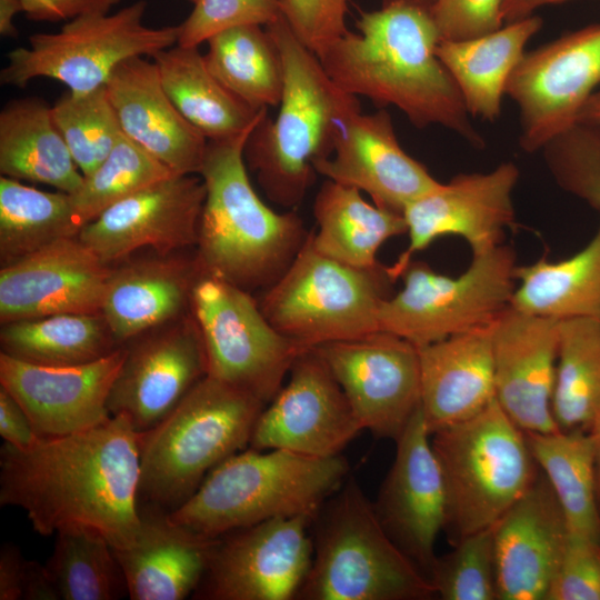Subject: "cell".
<instances>
[{
    "instance_id": "cell-1",
    "label": "cell",
    "mask_w": 600,
    "mask_h": 600,
    "mask_svg": "<svg viewBox=\"0 0 600 600\" xmlns=\"http://www.w3.org/2000/svg\"><path fill=\"white\" fill-rule=\"evenodd\" d=\"M139 480V433L122 417L0 450V504L22 509L40 536L86 528L128 547L142 524Z\"/></svg>"
},
{
    "instance_id": "cell-2",
    "label": "cell",
    "mask_w": 600,
    "mask_h": 600,
    "mask_svg": "<svg viewBox=\"0 0 600 600\" xmlns=\"http://www.w3.org/2000/svg\"><path fill=\"white\" fill-rule=\"evenodd\" d=\"M356 27L318 57L338 87L379 107H397L418 129L437 124L484 146L437 56L441 37L430 0H383L380 9L361 12Z\"/></svg>"
},
{
    "instance_id": "cell-3",
    "label": "cell",
    "mask_w": 600,
    "mask_h": 600,
    "mask_svg": "<svg viewBox=\"0 0 600 600\" xmlns=\"http://www.w3.org/2000/svg\"><path fill=\"white\" fill-rule=\"evenodd\" d=\"M266 29L282 59V96L278 114L271 119L266 111L251 129L243 157L267 198L293 209L316 180V163L331 156L340 126L361 106L327 74L282 14Z\"/></svg>"
},
{
    "instance_id": "cell-4",
    "label": "cell",
    "mask_w": 600,
    "mask_h": 600,
    "mask_svg": "<svg viewBox=\"0 0 600 600\" xmlns=\"http://www.w3.org/2000/svg\"><path fill=\"white\" fill-rule=\"evenodd\" d=\"M252 128L208 140L199 172L206 198L196 246L204 272L251 293L286 272L310 232L297 212L274 211L253 189L243 157Z\"/></svg>"
},
{
    "instance_id": "cell-5",
    "label": "cell",
    "mask_w": 600,
    "mask_h": 600,
    "mask_svg": "<svg viewBox=\"0 0 600 600\" xmlns=\"http://www.w3.org/2000/svg\"><path fill=\"white\" fill-rule=\"evenodd\" d=\"M349 472L340 454L309 457L281 449L241 450L217 466L168 519L213 540L270 519L316 516Z\"/></svg>"
},
{
    "instance_id": "cell-6",
    "label": "cell",
    "mask_w": 600,
    "mask_h": 600,
    "mask_svg": "<svg viewBox=\"0 0 600 600\" xmlns=\"http://www.w3.org/2000/svg\"><path fill=\"white\" fill-rule=\"evenodd\" d=\"M266 404L206 376L154 427L139 433V504L169 513L249 444Z\"/></svg>"
},
{
    "instance_id": "cell-7",
    "label": "cell",
    "mask_w": 600,
    "mask_h": 600,
    "mask_svg": "<svg viewBox=\"0 0 600 600\" xmlns=\"http://www.w3.org/2000/svg\"><path fill=\"white\" fill-rule=\"evenodd\" d=\"M313 526L312 563L297 599L417 600L434 594L353 478L323 503Z\"/></svg>"
},
{
    "instance_id": "cell-8",
    "label": "cell",
    "mask_w": 600,
    "mask_h": 600,
    "mask_svg": "<svg viewBox=\"0 0 600 600\" xmlns=\"http://www.w3.org/2000/svg\"><path fill=\"white\" fill-rule=\"evenodd\" d=\"M446 489L444 529L454 544L494 526L538 477L527 437L494 399L480 413L430 434Z\"/></svg>"
},
{
    "instance_id": "cell-9",
    "label": "cell",
    "mask_w": 600,
    "mask_h": 600,
    "mask_svg": "<svg viewBox=\"0 0 600 600\" xmlns=\"http://www.w3.org/2000/svg\"><path fill=\"white\" fill-rule=\"evenodd\" d=\"M393 282L382 264L359 269L322 254L310 231L289 268L258 302L279 332L309 349L379 331V310Z\"/></svg>"
},
{
    "instance_id": "cell-10",
    "label": "cell",
    "mask_w": 600,
    "mask_h": 600,
    "mask_svg": "<svg viewBox=\"0 0 600 600\" xmlns=\"http://www.w3.org/2000/svg\"><path fill=\"white\" fill-rule=\"evenodd\" d=\"M512 247L500 244L472 256L457 277L411 260L401 273L403 286L379 310V330L416 347L494 323L511 306L517 284Z\"/></svg>"
},
{
    "instance_id": "cell-11",
    "label": "cell",
    "mask_w": 600,
    "mask_h": 600,
    "mask_svg": "<svg viewBox=\"0 0 600 600\" xmlns=\"http://www.w3.org/2000/svg\"><path fill=\"white\" fill-rule=\"evenodd\" d=\"M146 8L141 0L114 13L70 20L54 33L31 36L29 47L9 52L1 83L23 88L36 78H50L74 94L104 87L123 61L153 57L178 42L177 26L143 24Z\"/></svg>"
},
{
    "instance_id": "cell-12",
    "label": "cell",
    "mask_w": 600,
    "mask_h": 600,
    "mask_svg": "<svg viewBox=\"0 0 600 600\" xmlns=\"http://www.w3.org/2000/svg\"><path fill=\"white\" fill-rule=\"evenodd\" d=\"M204 346L208 376L268 404L307 350L279 332L251 292L202 272L190 303Z\"/></svg>"
},
{
    "instance_id": "cell-13",
    "label": "cell",
    "mask_w": 600,
    "mask_h": 600,
    "mask_svg": "<svg viewBox=\"0 0 600 600\" xmlns=\"http://www.w3.org/2000/svg\"><path fill=\"white\" fill-rule=\"evenodd\" d=\"M316 516L270 519L214 539L192 594L201 600H291L309 573Z\"/></svg>"
},
{
    "instance_id": "cell-14",
    "label": "cell",
    "mask_w": 600,
    "mask_h": 600,
    "mask_svg": "<svg viewBox=\"0 0 600 600\" xmlns=\"http://www.w3.org/2000/svg\"><path fill=\"white\" fill-rule=\"evenodd\" d=\"M599 84L600 23L526 51L506 86V94L519 108L520 148L538 152L576 124Z\"/></svg>"
},
{
    "instance_id": "cell-15",
    "label": "cell",
    "mask_w": 600,
    "mask_h": 600,
    "mask_svg": "<svg viewBox=\"0 0 600 600\" xmlns=\"http://www.w3.org/2000/svg\"><path fill=\"white\" fill-rule=\"evenodd\" d=\"M519 169L510 161L489 172L459 173L413 200L403 211L409 243L387 267L396 282L412 256L444 236L462 238L472 256L503 243L504 230L516 222L512 192Z\"/></svg>"
},
{
    "instance_id": "cell-16",
    "label": "cell",
    "mask_w": 600,
    "mask_h": 600,
    "mask_svg": "<svg viewBox=\"0 0 600 600\" xmlns=\"http://www.w3.org/2000/svg\"><path fill=\"white\" fill-rule=\"evenodd\" d=\"M363 430L394 441L420 407L418 348L387 331L313 348Z\"/></svg>"
},
{
    "instance_id": "cell-17",
    "label": "cell",
    "mask_w": 600,
    "mask_h": 600,
    "mask_svg": "<svg viewBox=\"0 0 600 600\" xmlns=\"http://www.w3.org/2000/svg\"><path fill=\"white\" fill-rule=\"evenodd\" d=\"M288 376L259 414L250 448L317 458L340 456L363 429L329 367L309 348L294 360Z\"/></svg>"
},
{
    "instance_id": "cell-18",
    "label": "cell",
    "mask_w": 600,
    "mask_h": 600,
    "mask_svg": "<svg viewBox=\"0 0 600 600\" xmlns=\"http://www.w3.org/2000/svg\"><path fill=\"white\" fill-rule=\"evenodd\" d=\"M108 410L142 433L161 421L208 374L199 327L191 313L124 344Z\"/></svg>"
},
{
    "instance_id": "cell-19",
    "label": "cell",
    "mask_w": 600,
    "mask_h": 600,
    "mask_svg": "<svg viewBox=\"0 0 600 600\" xmlns=\"http://www.w3.org/2000/svg\"><path fill=\"white\" fill-rule=\"evenodd\" d=\"M206 187L196 174H173L113 203L82 227L78 238L106 264L141 249L157 254L196 247Z\"/></svg>"
},
{
    "instance_id": "cell-20",
    "label": "cell",
    "mask_w": 600,
    "mask_h": 600,
    "mask_svg": "<svg viewBox=\"0 0 600 600\" xmlns=\"http://www.w3.org/2000/svg\"><path fill=\"white\" fill-rule=\"evenodd\" d=\"M393 463L373 502L392 541L430 580L437 538L447 517L442 472L421 408L396 440Z\"/></svg>"
},
{
    "instance_id": "cell-21",
    "label": "cell",
    "mask_w": 600,
    "mask_h": 600,
    "mask_svg": "<svg viewBox=\"0 0 600 600\" xmlns=\"http://www.w3.org/2000/svg\"><path fill=\"white\" fill-rule=\"evenodd\" d=\"M124 357L121 346L92 362L53 367L1 352L0 387L19 402L39 436H66L111 417L108 399Z\"/></svg>"
},
{
    "instance_id": "cell-22",
    "label": "cell",
    "mask_w": 600,
    "mask_h": 600,
    "mask_svg": "<svg viewBox=\"0 0 600 600\" xmlns=\"http://www.w3.org/2000/svg\"><path fill=\"white\" fill-rule=\"evenodd\" d=\"M111 266L78 236L1 266L2 323L59 313H101Z\"/></svg>"
},
{
    "instance_id": "cell-23",
    "label": "cell",
    "mask_w": 600,
    "mask_h": 600,
    "mask_svg": "<svg viewBox=\"0 0 600 600\" xmlns=\"http://www.w3.org/2000/svg\"><path fill=\"white\" fill-rule=\"evenodd\" d=\"M314 169L329 180L367 192L376 206L401 214L440 183L402 149L384 109L349 116L337 132L331 156Z\"/></svg>"
},
{
    "instance_id": "cell-24",
    "label": "cell",
    "mask_w": 600,
    "mask_h": 600,
    "mask_svg": "<svg viewBox=\"0 0 600 600\" xmlns=\"http://www.w3.org/2000/svg\"><path fill=\"white\" fill-rule=\"evenodd\" d=\"M559 320L506 309L493 326L496 400L524 432L560 430L552 414Z\"/></svg>"
},
{
    "instance_id": "cell-25",
    "label": "cell",
    "mask_w": 600,
    "mask_h": 600,
    "mask_svg": "<svg viewBox=\"0 0 600 600\" xmlns=\"http://www.w3.org/2000/svg\"><path fill=\"white\" fill-rule=\"evenodd\" d=\"M568 537L543 473L494 524L498 600H547Z\"/></svg>"
},
{
    "instance_id": "cell-26",
    "label": "cell",
    "mask_w": 600,
    "mask_h": 600,
    "mask_svg": "<svg viewBox=\"0 0 600 600\" xmlns=\"http://www.w3.org/2000/svg\"><path fill=\"white\" fill-rule=\"evenodd\" d=\"M122 133L176 174H199L208 139L176 108L156 62L123 61L106 84Z\"/></svg>"
},
{
    "instance_id": "cell-27",
    "label": "cell",
    "mask_w": 600,
    "mask_h": 600,
    "mask_svg": "<svg viewBox=\"0 0 600 600\" xmlns=\"http://www.w3.org/2000/svg\"><path fill=\"white\" fill-rule=\"evenodd\" d=\"M493 326L417 347L420 408L430 434L471 419L496 399Z\"/></svg>"
},
{
    "instance_id": "cell-28",
    "label": "cell",
    "mask_w": 600,
    "mask_h": 600,
    "mask_svg": "<svg viewBox=\"0 0 600 600\" xmlns=\"http://www.w3.org/2000/svg\"><path fill=\"white\" fill-rule=\"evenodd\" d=\"M202 272L196 254L181 252L111 268L101 314L117 343L124 346L190 313L193 287Z\"/></svg>"
},
{
    "instance_id": "cell-29",
    "label": "cell",
    "mask_w": 600,
    "mask_h": 600,
    "mask_svg": "<svg viewBox=\"0 0 600 600\" xmlns=\"http://www.w3.org/2000/svg\"><path fill=\"white\" fill-rule=\"evenodd\" d=\"M142 524L131 544L113 549L132 600H182L194 593L213 540L172 523L167 513L141 508Z\"/></svg>"
},
{
    "instance_id": "cell-30",
    "label": "cell",
    "mask_w": 600,
    "mask_h": 600,
    "mask_svg": "<svg viewBox=\"0 0 600 600\" xmlns=\"http://www.w3.org/2000/svg\"><path fill=\"white\" fill-rule=\"evenodd\" d=\"M541 27L542 19L531 14L481 37L439 42L437 56L454 80L470 116L487 121L499 118L508 79Z\"/></svg>"
},
{
    "instance_id": "cell-31",
    "label": "cell",
    "mask_w": 600,
    "mask_h": 600,
    "mask_svg": "<svg viewBox=\"0 0 600 600\" xmlns=\"http://www.w3.org/2000/svg\"><path fill=\"white\" fill-rule=\"evenodd\" d=\"M0 172L73 193L82 184L77 167L48 107L39 99L8 103L0 113Z\"/></svg>"
},
{
    "instance_id": "cell-32",
    "label": "cell",
    "mask_w": 600,
    "mask_h": 600,
    "mask_svg": "<svg viewBox=\"0 0 600 600\" xmlns=\"http://www.w3.org/2000/svg\"><path fill=\"white\" fill-rule=\"evenodd\" d=\"M318 230L312 243L322 254L359 269L381 263L377 253L389 239L407 233L403 214L370 204L361 191L327 179L313 202Z\"/></svg>"
},
{
    "instance_id": "cell-33",
    "label": "cell",
    "mask_w": 600,
    "mask_h": 600,
    "mask_svg": "<svg viewBox=\"0 0 600 600\" xmlns=\"http://www.w3.org/2000/svg\"><path fill=\"white\" fill-rule=\"evenodd\" d=\"M152 58L176 108L208 140L240 134L268 111L248 106L223 87L198 47H171Z\"/></svg>"
},
{
    "instance_id": "cell-34",
    "label": "cell",
    "mask_w": 600,
    "mask_h": 600,
    "mask_svg": "<svg viewBox=\"0 0 600 600\" xmlns=\"http://www.w3.org/2000/svg\"><path fill=\"white\" fill-rule=\"evenodd\" d=\"M511 307L531 314L600 319V222L591 240L574 254L517 266Z\"/></svg>"
},
{
    "instance_id": "cell-35",
    "label": "cell",
    "mask_w": 600,
    "mask_h": 600,
    "mask_svg": "<svg viewBox=\"0 0 600 600\" xmlns=\"http://www.w3.org/2000/svg\"><path fill=\"white\" fill-rule=\"evenodd\" d=\"M524 433L562 508L568 531L600 542L594 453L587 429Z\"/></svg>"
},
{
    "instance_id": "cell-36",
    "label": "cell",
    "mask_w": 600,
    "mask_h": 600,
    "mask_svg": "<svg viewBox=\"0 0 600 600\" xmlns=\"http://www.w3.org/2000/svg\"><path fill=\"white\" fill-rule=\"evenodd\" d=\"M1 352L40 366L96 361L121 347L101 313H59L2 323Z\"/></svg>"
},
{
    "instance_id": "cell-37",
    "label": "cell",
    "mask_w": 600,
    "mask_h": 600,
    "mask_svg": "<svg viewBox=\"0 0 600 600\" xmlns=\"http://www.w3.org/2000/svg\"><path fill=\"white\" fill-rule=\"evenodd\" d=\"M207 43V67L232 94L258 110L279 106L283 64L266 28L258 24L229 28L210 37Z\"/></svg>"
},
{
    "instance_id": "cell-38",
    "label": "cell",
    "mask_w": 600,
    "mask_h": 600,
    "mask_svg": "<svg viewBox=\"0 0 600 600\" xmlns=\"http://www.w3.org/2000/svg\"><path fill=\"white\" fill-rule=\"evenodd\" d=\"M83 226L70 193L39 190L20 180L1 176V266L60 239L78 236Z\"/></svg>"
},
{
    "instance_id": "cell-39",
    "label": "cell",
    "mask_w": 600,
    "mask_h": 600,
    "mask_svg": "<svg viewBox=\"0 0 600 600\" xmlns=\"http://www.w3.org/2000/svg\"><path fill=\"white\" fill-rule=\"evenodd\" d=\"M600 407V319L559 320L552 414L560 430L587 429Z\"/></svg>"
},
{
    "instance_id": "cell-40",
    "label": "cell",
    "mask_w": 600,
    "mask_h": 600,
    "mask_svg": "<svg viewBox=\"0 0 600 600\" xmlns=\"http://www.w3.org/2000/svg\"><path fill=\"white\" fill-rule=\"evenodd\" d=\"M44 566L58 600H114L128 594L113 547L94 530L57 532Z\"/></svg>"
},
{
    "instance_id": "cell-41",
    "label": "cell",
    "mask_w": 600,
    "mask_h": 600,
    "mask_svg": "<svg viewBox=\"0 0 600 600\" xmlns=\"http://www.w3.org/2000/svg\"><path fill=\"white\" fill-rule=\"evenodd\" d=\"M173 174L122 133L108 157L83 176L81 187L70 196L79 218L87 224L113 203Z\"/></svg>"
},
{
    "instance_id": "cell-42",
    "label": "cell",
    "mask_w": 600,
    "mask_h": 600,
    "mask_svg": "<svg viewBox=\"0 0 600 600\" xmlns=\"http://www.w3.org/2000/svg\"><path fill=\"white\" fill-rule=\"evenodd\" d=\"M51 114L83 176L100 166L122 134L106 86L62 96L51 107Z\"/></svg>"
},
{
    "instance_id": "cell-43",
    "label": "cell",
    "mask_w": 600,
    "mask_h": 600,
    "mask_svg": "<svg viewBox=\"0 0 600 600\" xmlns=\"http://www.w3.org/2000/svg\"><path fill=\"white\" fill-rule=\"evenodd\" d=\"M438 558L430 573L443 600H498L494 526L463 537Z\"/></svg>"
},
{
    "instance_id": "cell-44",
    "label": "cell",
    "mask_w": 600,
    "mask_h": 600,
    "mask_svg": "<svg viewBox=\"0 0 600 600\" xmlns=\"http://www.w3.org/2000/svg\"><path fill=\"white\" fill-rule=\"evenodd\" d=\"M540 151L556 184L600 211V131L576 123Z\"/></svg>"
},
{
    "instance_id": "cell-45",
    "label": "cell",
    "mask_w": 600,
    "mask_h": 600,
    "mask_svg": "<svg viewBox=\"0 0 600 600\" xmlns=\"http://www.w3.org/2000/svg\"><path fill=\"white\" fill-rule=\"evenodd\" d=\"M280 0H198L178 27V46L199 47L229 28L267 26L280 16Z\"/></svg>"
},
{
    "instance_id": "cell-46",
    "label": "cell",
    "mask_w": 600,
    "mask_h": 600,
    "mask_svg": "<svg viewBox=\"0 0 600 600\" xmlns=\"http://www.w3.org/2000/svg\"><path fill=\"white\" fill-rule=\"evenodd\" d=\"M547 600H600V542L570 533Z\"/></svg>"
},
{
    "instance_id": "cell-47",
    "label": "cell",
    "mask_w": 600,
    "mask_h": 600,
    "mask_svg": "<svg viewBox=\"0 0 600 600\" xmlns=\"http://www.w3.org/2000/svg\"><path fill=\"white\" fill-rule=\"evenodd\" d=\"M280 7L297 38L317 57L349 30L348 0H280Z\"/></svg>"
},
{
    "instance_id": "cell-48",
    "label": "cell",
    "mask_w": 600,
    "mask_h": 600,
    "mask_svg": "<svg viewBox=\"0 0 600 600\" xmlns=\"http://www.w3.org/2000/svg\"><path fill=\"white\" fill-rule=\"evenodd\" d=\"M506 0H430L441 40H468L500 29Z\"/></svg>"
},
{
    "instance_id": "cell-49",
    "label": "cell",
    "mask_w": 600,
    "mask_h": 600,
    "mask_svg": "<svg viewBox=\"0 0 600 600\" xmlns=\"http://www.w3.org/2000/svg\"><path fill=\"white\" fill-rule=\"evenodd\" d=\"M0 600H58V596L46 566L7 543L0 551Z\"/></svg>"
},
{
    "instance_id": "cell-50",
    "label": "cell",
    "mask_w": 600,
    "mask_h": 600,
    "mask_svg": "<svg viewBox=\"0 0 600 600\" xmlns=\"http://www.w3.org/2000/svg\"><path fill=\"white\" fill-rule=\"evenodd\" d=\"M118 2L119 0H21L28 19L48 22L106 14Z\"/></svg>"
},
{
    "instance_id": "cell-51",
    "label": "cell",
    "mask_w": 600,
    "mask_h": 600,
    "mask_svg": "<svg viewBox=\"0 0 600 600\" xmlns=\"http://www.w3.org/2000/svg\"><path fill=\"white\" fill-rule=\"evenodd\" d=\"M0 436L6 443L18 449L32 447L41 437L19 402L2 387H0Z\"/></svg>"
},
{
    "instance_id": "cell-52",
    "label": "cell",
    "mask_w": 600,
    "mask_h": 600,
    "mask_svg": "<svg viewBox=\"0 0 600 600\" xmlns=\"http://www.w3.org/2000/svg\"><path fill=\"white\" fill-rule=\"evenodd\" d=\"M569 0H506L503 6L504 22H513L516 20L531 16L536 9L562 3Z\"/></svg>"
},
{
    "instance_id": "cell-53",
    "label": "cell",
    "mask_w": 600,
    "mask_h": 600,
    "mask_svg": "<svg viewBox=\"0 0 600 600\" xmlns=\"http://www.w3.org/2000/svg\"><path fill=\"white\" fill-rule=\"evenodd\" d=\"M23 12L21 0H0V33L3 37H16L18 29L14 18Z\"/></svg>"
},
{
    "instance_id": "cell-54",
    "label": "cell",
    "mask_w": 600,
    "mask_h": 600,
    "mask_svg": "<svg viewBox=\"0 0 600 600\" xmlns=\"http://www.w3.org/2000/svg\"><path fill=\"white\" fill-rule=\"evenodd\" d=\"M576 123L600 131V89L596 90L583 104Z\"/></svg>"
},
{
    "instance_id": "cell-55",
    "label": "cell",
    "mask_w": 600,
    "mask_h": 600,
    "mask_svg": "<svg viewBox=\"0 0 600 600\" xmlns=\"http://www.w3.org/2000/svg\"><path fill=\"white\" fill-rule=\"evenodd\" d=\"M587 431L590 436L592 447H593L596 476H597V492H598V501L600 506V407L593 414L591 421L589 422Z\"/></svg>"
},
{
    "instance_id": "cell-56",
    "label": "cell",
    "mask_w": 600,
    "mask_h": 600,
    "mask_svg": "<svg viewBox=\"0 0 600 600\" xmlns=\"http://www.w3.org/2000/svg\"><path fill=\"white\" fill-rule=\"evenodd\" d=\"M189 1H191L194 4L198 0H189Z\"/></svg>"
}]
</instances>
